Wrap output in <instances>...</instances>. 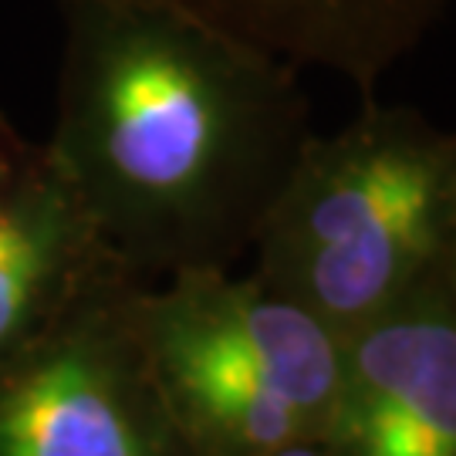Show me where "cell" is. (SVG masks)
Wrapping results in <instances>:
<instances>
[{
    "label": "cell",
    "instance_id": "1",
    "mask_svg": "<svg viewBox=\"0 0 456 456\" xmlns=\"http://www.w3.org/2000/svg\"><path fill=\"white\" fill-rule=\"evenodd\" d=\"M48 146L146 281L233 267L308 142L291 61L152 0H61Z\"/></svg>",
    "mask_w": 456,
    "mask_h": 456
},
{
    "label": "cell",
    "instance_id": "2",
    "mask_svg": "<svg viewBox=\"0 0 456 456\" xmlns=\"http://www.w3.org/2000/svg\"><path fill=\"white\" fill-rule=\"evenodd\" d=\"M250 250L271 288L345 338L453 274L456 129L369 95L338 132H311Z\"/></svg>",
    "mask_w": 456,
    "mask_h": 456
},
{
    "label": "cell",
    "instance_id": "3",
    "mask_svg": "<svg viewBox=\"0 0 456 456\" xmlns=\"http://www.w3.org/2000/svg\"><path fill=\"white\" fill-rule=\"evenodd\" d=\"M132 328L196 456H267L325 436L342 335L257 271L196 267L139 281Z\"/></svg>",
    "mask_w": 456,
    "mask_h": 456
},
{
    "label": "cell",
    "instance_id": "4",
    "mask_svg": "<svg viewBox=\"0 0 456 456\" xmlns=\"http://www.w3.org/2000/svg\"><path fill=\"white\" fill-rule=\"evenodd\" d=\"M139 281L129 267L105 274L0 365V456H196L132 328Z\"/></svg>",
    "mask_w": 456,
    "mask_h": 456
},
{
    "label": "cell",
    "instance_id": "5",
    "mask_svg": "<svg viewBox=\"0 0 456 456\" xmlns=\"http://www.w3.org/2000/svg\"><path fill=\"white\" fill-rule=\"evenodd\" d=\"M322 440L342 456H456V277L440 274L342 338Z\"/></svg>",
    "mask_w": 456,
    "mask_h": 456
},
{
    "label": "cell",
    "instance_id": "6",
    "mask_svg": "<svg viewBox=\"0 0 456 456\" xmlns=\"http://www.w3.org/2000/svg\"><path fill=\"white\" fill-rule=\"evenodd\" d=\"M118 267L48 139L24 135L0 112V365Z\"/></svg>",
    "mask_w": 456,
    "mask_h": 456
},
{
    "label": "cell",
    "instance_id": "7",
    "mask_svg": "<svg viewBox=\"0 0 456 456\" xmlns=\"http://www.w3.org/2000/svg\"><path fill=\"white\" fill-rule=\"evenodd\" d=\"M294 68L338 75L362 98L443 20L450 0H152Z\"/></svg>",
    "mask_w": 456,
    "mask_h": 456
},
{
    "label": "cell",
    "instance_id": "8",
    "mask_svg": "<svg viewBox=\"0 0 456 456\" xmlns=\"http://www.w3.org/2000/svg\"><path fill=\"white\" fill-rule=\"evenodd\" d=\"M267 456H342L328 440H305V443H291L284 450H274Z\"/></svg>",
    "mask_w": 456,
    "mask_h": 456
},
{
    "label": "cell",
    "instance_id": "9",
    "mask_svg": "<svg viewBox=\"0 0 456 456\" xmlns=\"http://www.w3.org/2000/svg\"><path fill=\"white\" fill-rule=\"evenodd\" d=\"M453 277H456V254H453Z\"/></svg>",
    "mask_w": 456,
    "mask_h": 456
}]
</instances>
